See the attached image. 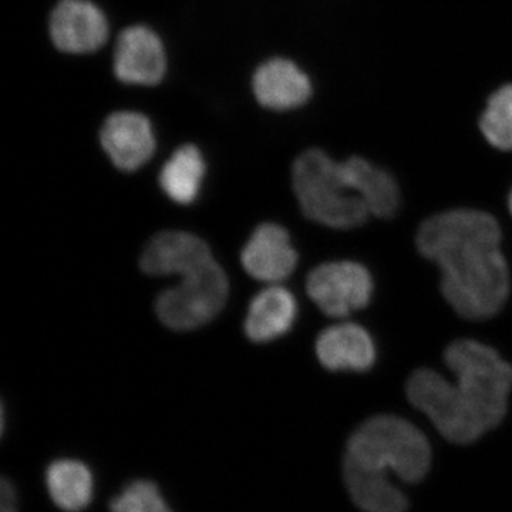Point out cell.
<instances>
[{
	"label": "cell",
	"instance_id": "30bf717a",
	"mask_svg": "<svg viewBox=\"0 0 512 512\" xmlns=\"http://www.w3.org/2000/svg\"><path fill=\"white\" fill-rule=\"evenodd\" d=\"M100 143L111 163L126 173L147 164L157 147L150 120L136 111L110 114L101 127Z\"/></svg>",
	"mask_w": 512,
	"mask_h": 512
},
{
	"label": "cell",
	"instance_id": "6da1fadb",
	"mask_svg": "<svg viewBox=\"0 0 512 512\" xmlns=\"http://www.w3.org/2000/svg\"><path fill=\"white\" fill-rule=\"evenodd\" d=\"M501 239L493 215L467 208L433 215L417 232L420 254L439 265L444 298L463 318H493L510 295Z\"/></svg>",
	"mask_w": 512,
	"mask_h": 512
},
{
	"label": "cell",
	"instance_id": "d6986e66",
	"mask_svg": "<svg viewBox=\"0 0 512 512\" xmlns=\"http://www.w3.org/2000/svg\"><path fill=\"white\" fill-rule=\"evenodd\" d=\"M480 130L490 146L512 151V83L498 87L480 117Z\"/></svg>",
	"mask_w": 512,
	"mask_h": 512
},
{
	"label": "cell",
	"instance_id": "8fae6325",
	"mask_svg": "<svg viewBox=\"0 0 512 512\" xmlns=\"http://www.w3.org/2000/svg\"><path fill=\"white\" fill-rule=\"evenodd\" d=\"M242 266L252 278L268 284L284 281L298 265L288 231L274 222L259 225L242 249Z\"/></svg>",
	"mask_w": 512,
	"mask_h": 512
},
{
	"label": "cell",
	"instance_id": "277c9868",
	"mask_svg": "<svg viewBox=\"0 0 512 512\" xmlns=\"http://www.w3.org/2000/svg\"><path fill=\"white\" fill-rule=\"evenodd\" d=\"M456 377L457 394L485 431L503 421L512 389V366L490 346L477 340L451 343L444 353Z\"/></svg>",
	"mask_w": 512,
	"mask_h": 512
},
{
	"label": "cell",
	"instance_id": "3957f363",
	"mask_svg": "<svg viewBox=\"0 0 512 512\" xmlns=\"http://www.w3.org/2000/svg\"><path fill=\"white\" fill-rule=\"evenodd\" d=\"M296 200L309 220L335 229H353L370 217L352 190L342 165L319 148L303 151L292 167Z\"/></svg>",
	"mask_w": 512,
	"mask_h": 512
},
{
	"label": "cell",
	"instance_id": "e0dca14e",
	"mask_svg": "<svg viewBox=\"0 0 512 512\" xmlns=\"http://www.w3.org/2000/svg\"><path fill=\"white\" fill-rule=\"evenodd\" d=\"M46 488L53 503L64 512H82L94 495L92 470L83 461L60 458L46 470Z\"/></svg>",
	"mask_w": 512,
	"mask_h": 512
},
{
	"label": "cell",
	"instance_id": "7c38bea8",
	"mask_svg": "<svg viewBox=\"0 0 512 512\" xmlns=\"http://www.w3.org/2000/svg\"><path fill=\"white\" fill-rule=\"evenodd\" d=\"M252 92L262 107L274 111L299 109L311 100V77L292 60H266L252 76Z\"/></svg>",
	"mask_w": 512,
	"mask_h": 512
},
{
	"label": "cell",
	"instance_id": "7a4b0ae2",
	"mask_svg": "<svg viewBox=\"0 0 512 512\" xmlns=\"http://www.w3.org/2000/svg\"><path fill=\"white\" fill-rule=\"evenodd\" d=\"M430 463L426 436L409 421L382 414L366 420L350 437L343 474L353 501L363 511L406 512V497L390 483L389 471L406 483H417Z\"/></svg>",
	"mask_w": 512,
	"mask_h": 512
},
{
	"label": "cell",
	"instance_id": "5b68a950",
	"mask_svg": "<svg viewBox=\"0 0 512 512\" xmlns=\"http://www.w3.org/2000/svg\"><path fill=\"white\" fill-rule=\"evenodd\" d=\"M181 282L158 295L156 312L167 328L191 330L210 322L228 301L227 274L215 259L181 275Z\"/></svg>",
	"mask_w": 512,
	"mask_h": 512
},
{
	"label": "cell",
	"instance_id": "9a60e30c",
	"mask_svg": "<svg viewBox=\"0 0 512 512\" xmlns=\"http://www.w3.org/2000/svg\"><path fill=\"white\" fill-rule=\"evenodd\" d=\"M298 302L288 289L269 286L252 299L245 318V333L252 342L282 338L295 325Z\"/></svg>",
	"mask_w": 512,
	"mask_h": 512
},
{
	"label": "cell",
	"instance_id": "5bb4252c",
	"mask_svg": "<svg viewBox=\"0 0 512 512\" xmlns=\"http://www.w3.org/2000/svg\"><path fill=\"white\" fill-rule=\"evenodd\" d=\"M320 365L332 372H366L376 362L375 340L363 326L343 322L323 330L316 340Z\"/></svg>",
	"mask_w": 512,
	"mask_h": 512
},
{
	"label": "cell",
	"instance_id": "9c48e42d",
	"mask_svg": "<svg viewBox=\"0 0 512 512\" xmlns=\"http://www.w3.org/2000/svg\"><path fill=\"white\" fill-rule=\"evenodd\" d=\"M114 73L133 86H157L167 73V53L157 33L147 26L124 29L114 50Z\"/></svg>",
	"mask_w": 512,
	"mask_h": 512
},
{
	"label": "cell",
	"instance_id": "7402d4cb",
	"mask_svg": "<svg viewBox=\"0 0 512 512\" xmlns=\"http://www.w3.org/2000/svg\"><path fill=\"white\" fill-rule=\"evenodd\" d=\"M508 208H510V212L512 215V190L510 192V197H508Z\"/></svg>",
	"mask_w": 512,
	"mask_h": 512
},
{
	"label": "cell",
	"instance_id": "ffe728a7",
	"mask_svg": "<svg viewBox=\"0 0 512 512\" xmlns=\"http://www.w3.org/2000/svg\"><path fill=\"white\" fill-rule=\"evenodd\" d=\"M110 512H174L156 483L150 480L130 481L119 495L111 498Z\"/></svg>",
	"mask_w": 512,
	"mask_h": 512
},
{
	"label": "cell",
	"instance_id": "8992f818",
	"mask_svg": "<svg viewBox=\"0 0 512 512\" xmlns=\"http://www.w3.org/2000/svg\"><path fill=\"white\" fill-rule=\"evenodd\" d=\"M406 392L410 403L427 414L447 440L468 444L487 433L458 397L454 383L436 370H416L407 382Z\"/></svg>",
	"mask_w": 512,
	"mask_h": 512
},
{
	"label": "cell",
	"instance_id": "4fadbf2b",
	"mask_svg": "<svg viewBox=\"0 0 512 512\" xmlns=\"http://www.w3.org/2000/svg\"><path fill=\"white\" fill-rule=\"evenodd\" d=\"M214 256L204 239L185 231H164L151 238L140 258L147 275L181 276L208 264Z\"/></svg>",
	"mask_w": 512,
	"mask_h": 512
},
{
	"label": "cell",
	"instance_id": "ba28073f",
	"mask_svg": "<svg viewBox=\"0 0 512 512\" xmlns=\"http://www.w3.org/2000/svg\"><path fill=\"white\" fill-rule=\"evenodd\" d=\"M50 39L60 52L89 55L106 45L109 22L90 0H60L50 13Z\"/></svg>",
	"mask_w": 512,
	"mask_h": 512
},
{
	"label": "cell",
	"instance_id": "ac0fdd59",
	"mask_svg": "<svg viewBox=\"0 0 512 512\" xmlns=\"http://www.w3.org/2000/svg\"><path fill=\"white\" fill-rule=\"evenodd\" d=\"M207 164L200 148L187 144L177 148L160 173V187L175 204L190 205L200 195Z\"/></svg>",
	"mask_w": 512,
	"mask_h": 512
},
{
	"label": "cell",
	"instance_id": "44dd1931",
	"mask_svg": "<svg viewBox=\"0 0 512 512\" xmlns=\"http://www.w3.org/2000/svg\"><path fill=\"white\" fill-rule=\"evenodd\" d=\"M0 510L2 512H18V494L15 485L8 478H2L0 487Z\"/></svg>",
	"mask_w": 512,
	"mask_h": 512
},
{
	"label": "cell",
	"instance_id": "52a82bcc",
	"mask_svg": "<svg viewBox=\"0 0 512 512\" xmlns=\"http://www.w3.org/2000/svg\"><path fill=\"white\" fill-rule=\"evenodd\" d=\"M372 275L355 261H333L316 266L306 281V291L316 306L332 318H346L369 305Z\"/></svg>",
	"mask_w": 512,
	"mask_h": 512
},
{
	"label": "cell",
	"instance_id": "2e32d148",
	"mask_svg": "<svg viewBox=\"0 0 512 512\" xmlns=\"http://www.w3.org/2000/svg\"><path fill=\"white\" fill-rule=\"evenodd\" d=\"M340 165L350 187L365 202L370 215L379 218L396 215L400 207V190L389 171L362 157H350Z\"/></svg>",
	"mask_w": 512,
	"mask_h": 512
}]
</instances>
